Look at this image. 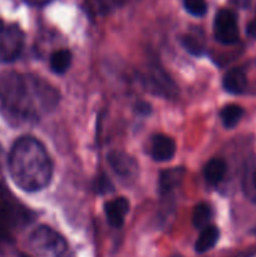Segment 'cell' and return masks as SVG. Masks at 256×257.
<instances>
[{
	"label": "cell",
	"mask_w": 256,
	"mask_h": 257,
	"mask_svg": "<svg viewBox=\"0 0 256 257\" xmlns=\"http://www.w3.org/2000/svg\"><path fill=\"white\" fill-rule=\"evenodd\" d=\"M10 176L18 187L37 192L52 181L53 165L44 146L34 137H20L9 155Z\"/></svg>",
	"instance_id": "2"
},
{
	"label": "cell",
	"mask_w": 256,
	"mask_h": 257,
	"mask_svg": "<svg viewBox=\"0 0 256 257\" xmlns=\"http://www.w3.org/2000/svg\"><path fill=\"white\" fill-rule=\"evenodd\" d=\"M246 32H247V34L250 35V37L256 38V19H253L252 22L248 23Z\"/></svg>",
	"instance_id": "27"
},
{
	"label": "cell",
	"mask_w": 256,
	"mask_h": 257,
	"mask_svg": "<svg viewBox=\"0 0 256 257\" xmlns=\"http://www.w3.org/2000/svg\"><path fill=\"white\" fill-rule=\"evenodd\" d=\"M24 2L29 5H33V7H44V5L52 3L53 0H24Z\"/></svg>",
	"instance_id": "25"
},
{
	"label": "cell",
	"mask_w": 256,
	"mask_h": 257,
	"mask_svg": "<svg viewBox=\"0 0 256 257\" xmlns=\"http://www.w3.org/2000/svg\"><path fill=\"white\" fill-rule=\"evenodd\" d=\"M251 2L252 0H231L233 5H236L237 8H241V9H246V8L250 7Z\"/></svg>",
	"instance_id": "26"
},
{
	"label": "cell",
	"mask_w": 256,
	"mask_h": 257,
	"mask_svg": "<svg viewBox=\"0 0 256 257\" xmlns=\"http://www.w3.org/2000/svg\"><path fill=\"white\" fill-rule=\"evenodd\" d=\"M213 34L217 42L223 45H232L238 42L240 32L236 14L230 9L217 12L213 22Z\"/></svg>",
	"instance_id": "7"
},
{
	"label": "cell",
	"mask_w": 256,
	"mask_h": 257,
	"mask_svg": "<svg viewBox=\"0 0 256 257\" xmlns=\"http://www.w3.org/2000/svg\"><path fill=\"white\" fill-rule=\"evenodd\" d=\"M19 257H30V256H28V255H24V253H22V255H20Z\"/></svg>",
	"instance_id": "30"
},
{
	"label": "cell",
	"mask_w": 256,
	"mask_h": 257,
	"mask_svg": "<svg viewBox=\"0 0 256 257\" xmlns=\"http://www.w3.org/2000/svg\"><path fill=\"white\" fill-rule=\"evenodd\" d=\"M107 160L112 170L120 180L132 182L138 176V163L135 158L123 151H112L108 153Z\"/></svg>",
	"instance_id": "8"
},
{
	"label": "cell",
	"mask_w": 256,
	"mask_h": 257,
	"mask_svg": "<svg viewBox=\"0 0 256 257\" xmlns=\"http://www.w3.org/2000/svg\"><path fill=\"white\" fill-rule=\"evenodd\" d=\"M176 153V143L166 135H155L151 138L150 155L157 162L172 160Z\"/></svg>",
	"instance_id": "9"
},
{
	"label": "cell",
	"mask_w": 256,
	"mask_h": 257,
	"mask_svg": "<svg viewBox=\"0 0 256 257\" xmlns=\"http://www.w3.org/2000/svg\"><path fill=\"white\" fill-rule=\"evenodd\" d=\"M183 7L193 17H203L207 13L206 0H183Z\"/></svg>",
	"instance_id": "20"
},
{
	"label": "cell",
	"mask_w": 256,
	"mask_h": 257,
	"mask_svg": "<svg viewBox=\"0 0 256 257\" xmlns=\"http://www.w3.org/2000/svg\"><path fill=\"white\" fill-rule=\"evenodd\" d=\"M243 109L237 104H227L220 112L221 120L226 128H233L241 120Z\"/></svg>",
	"instance_id": "17"
},
{
	"label": "cell",
	"mask_w": 256,
	"mask_h": 257,
	"mask_svg": "<svg viewBox=\"0 0 256 257\" xmlns=\"http://www.w3.org/2000/svg\"><path fill=\"white\" fill-rule=\"evenodd\" d=\"M128 211H130V202L124 197L114 198L105 202L104 205V213L108 223L115 228H119L123 225Z\"/></svg>",
	"instance_id": "10"
},
{
	"label": "cell",
	"mask_w": 256,
	"mask_h": 257,
	"mask_svg": "<svg viewBox=\"0 0 256 257\" xmlns=\"http://www.w3.org/2000/svg\"><path fill=\"white\" fill-rule=\"evenodd\" d=\"M24 48V33L13 23L0 20V63L14 62Z\"/></svg>",
	"instance_id": "6"
},
{
	"label": "cell",
	"mask_w": 256,
	"mask_h": 257,
	"mask_svg": "<svg viewBox=\"0 0 256 257\" xmlns=\"http://www.w3.org/2000/svg\"><path fill=\"white\" fill-rule=\"evenodd\" d=\"M185 175L186 170L183 167H173L162 171L158 180V190L161 195H167L176 187H178L185 178Z\"/></svg>",
	"instance_id": "11"
},
{
	"label": "cell",
	"mask_w": 256,
	"mask_h": 257,
	"mask_svg": "<svg viewBox=\"0 0 256 257\" xmlns=\"http://www.w3.org/2000/svg\"><path fill=\"white\" fill-rule=\"evenodd\" d=\"M252 232H253V233H256V228H255V230H253V231H252Z\"/></svg>",
	"instance_id": "32"
},
{
	"label": "cell",
	"mask_w": 256,
	"mask_h": 257,
	"mask_svg": "<svg viewBox=\"0 0 256 257\" xmlns=\"http://www.w3.org/2000/svg\"><path fill=\"white\" fill-rule=\"evenodd\" d=\"M218 237H220V231L216 226H206V227L202 228L197 241H196V251L198 253H203L206 251L211 250L218 241Z\"/></svg>",
	"instance_id": "15"
},
{
	"label": "cell",
	"mask_w": 256,
	"mask_h": 257,
	"mask_svg": "<svg viewBox=\"0 0 256 257\" xmlns=\"http://www.w3.org/2000/svg\"><path fill=\"white\" fill-rule=\"evenodd\" d=\"M232 257H250V255H247V253H238V255Z\"/></svg>",
	"instance_id": "29"
},
{
	"label": "cell",
	"mask_w": 256,
	"mask_h": 257,
	"mask_svg": "<svg viewBox=\"0 0 256 257\" xmlns=\"http://www.w3.org/2000/svg\"><path fill=\"white\" fill-rule=\"evenodd\" d=\"M3 182V150L0 147V183Z\"/></svg>",
	"instance_id": "28"
},
{
	"label": "cell",
	"mask_w": 256,
	"mask_h": 257,
	"mask_svg": "<svg viewBox=\"0 0 256 257\" xmlns=\"http://www.w3.org/2000/svg\"><path fill=\"white\" fill-rule=\"evenodd\" d=\"M172 257H182V256H180V255H175V256H172Z\"/></svg>",
	"instance_id": "31"
},
{
	"label": "cell",
	"mask_w": 256,
	"mask_h": 257,
	"mask_svg": "<svg viewBox=\"0 0 256 257\" xmlns=\"http://www.w3.org/2000/svg\"><path fill=\"white\" fill-rule=\"evenodd\" d=\"M181 44L183 45V48H185L190 54L196 55V57L203 55L206 52L205 42H203L202 38H200L198 35L185 34L181 38Z\"/></svg>",
	"instance_id": "19"
},
{
	"label": "cell",
	"mask_w": 256,
	"mask_h": 257,
	"mask_svg": "<svg viewBox=\"0 0 256 257\" xmlns=\"http://www.w3.org/2000/svg\"><path fill=\"white\" fill-rule=\"evenodd\" d=\"M50 69L57 74H63L72 64V53L68 49H60L50 55Z\"/></svg>",
	"instance_id": "16"
},
{
	"label": "cell",
	"mask_w": 256,
	"mask_h": 257,
	"mask_svg": "<svg viewBox=\"0 0 256 257\" xmlns=\"http://www.w3.org/2000/svg\"><path fill=\"white\" fill-rule=\"evenodd\" d=\"M58 102V92L42 78L17 72L0 73V108L13 124L35 122L54 109Z\"/></svg>",
	"instance_id": "1"
},
{
	"label": "cell",
	"mask_w": 256,
	"mask_h": 257,
	"mask_svg": "<svg viewBox=\"0 0 256 257\" xmlns=\"http://www.w3.org/2000/svg\"><path fill=\"white\" fill-rule=\"evenodd\" d=\"M93 188H94V191L98 195H105V193H109L114 190L109 178L105 175H103V173H100V175L95 178Z\"/></svg>",
	"instance_id": "21"
},
{
	"label": "cell",
	"mask_w": 256,
	"mask_h": 257,
	"mask_svg": "<svg viewBox=\"0 0 256 257\" xmlns=\"http://www.w3.org/2000/svg\"><path fill=\"white\" fill-rule=\"evenodd\" d=\"M13 242H14L13 231H10L7 226L0 222V252L12 246Z\"/></svg>",
	"instance_id": "22"
},
{
	"label": "cell",
	"mask_w": 256,
	"mask_h": 257,
	"mask_svg": "<svg viewBox=\"0 0 256 257\" xmlns=\"http://www.w3.org/2000/svg\"><path fill=\"white\" fill-rule=\"evenodd\" d=\"M30 250L40 257H70L68 242L60 233L48 226L35 228L28 240Z\"/></svg>",
	"instance_id": "3"
},
{
	"label": "cell",
	"mask_w": 256,
	"mask_h": 257,
	"mask_svg": "<svg viewBox=\"0 0 256 257\" xmlns=\"http://www.w3.org/2000/svg\"><path fill=\"white\" fill-rule=\"evenodd\" d=\"M143 87L153 94L165 98H175L177 95V85L168 73L158 63H151L147 70L141 74Z\"/></svg>",
	"instance_id": "5"
},
{
	"label": "cell",
	"mask_w": 256,
	"mask_h": 257,
	"mask_svg": "<svg viewBox=\"0 0 256 257\" xmlns=\"http://www.w3.org/2000/svg\"><path fill=\"white\" fill-rule=\"evenodd\" d=\"M136 110H137L140 114L147 115L151 113V105L146 102H140L137 105H136Z\"/></svg>",
	"instance_id": "24"
},
{
	"label": "cell",
	"mask_w": 256,
	"mask_h": 257,
	"mask_svg": "<svg viewBox=\"0 0 256 257\" xmlns=\"http://www.w3.org/2000/svg\"><path fill=\"white\" fill-rule=\"evenodd\" d=\"M226 170H227V166H226L225 161L221 158H212L206 163L205 168H203V176H205L207 183L216 186L223 180Z\"/></svg>",
	"instance_id": "14"
},
{
	"label": "cell",
	"mask_w": 256,
	"mask_h": 257,
	"mask_svg": "<svg viewBox=\"0 0 256 257\" xmlns=\"http://www.w3.org/2000/svg\"><path fill=\"white\" fill-rule=\"evenodd\" d=\"M212 218V208L208 203L201 202L195 207L192 213V223L196 228H203L208 226Z\"/></svg>",
	"instance_id": "18"
},
{
	"label": "cell",
	"mask_w": 256,
	"mask_h": 257,
	"mask_svg": "<svg viewBox=\"0 0 256 257\" xmlns=\"http://www.w3.org/2000/svg\"><path fill=\"white\" fill-rule=\"evenodd\" d=\"M97 4L103 13H107L117 7L118 0H97Z\"/></svg>",
	"instance_id": "23"
},
{
	"label": "cell",
	"mask_w": 256,
	"mask_h": 257,
	"mask_svg": "<svg viewBox=\"0 0 256 257\" xmlns=\"http://www.w3.org/2000/svg\"><path fill=\"white\" fill-rule=\"evenodd\" d=\"M242 191L246 197L256 205V157L246 160L242 175Z\"/></svg>",
	"instance_id": "12"
},
{
	"label": "cell",
	"mask_w": 256,
	"mask_h": 257,
	"mask_svg": "<svg viewBox=\"0 0 256 257\" xmlns=\"http://www.w3.org/2000/svg\"><path fill=\"white\" fill-rule=\"evenodd\" d=\"M34 220V213L0 183V222L10 231L20 230Z\"/></svg>",
	"instance_id": "4"
},
{
	"label": "cell",
	"mask_w": 256,
	"mask_h": 257,
	"mask_svg": "<svg viewBox=\"0 0 256 257\" xmlns=\"http://www.w3.org/2000/svg\"><path fill=\"white\" fill-rule=\"evenodd\" d=\"M222 85L226 92L231 94H241L245 92L247 87V78H246L245 72L240 68H233L228 70L223 77Z\"/></svg>",
	"instance_id": "13"
}]
</instances>
